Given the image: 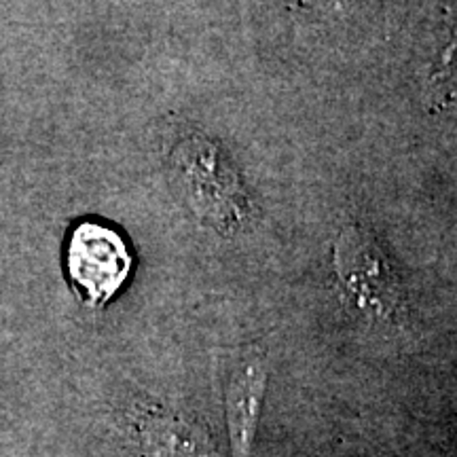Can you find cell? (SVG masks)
<instances>
[{
  "label": "cell",
  "mask_w": 457,
  "mask_h": 457,
  "mask_svg": "<svg viewBox=\"0 0 457 457\" xmlns=\"http://www.w3.org/2000/svg\"><path fill=\"white\" fill-rule=\"evenodd\" d=\"M333 265L343 295L364 318L398 324L407 316V293L398 270L367 228H343L333 248Z\"/></svg>",
  "instance_id": "obj_1"
},
{
  "label": "cell",
  "mask_w": 457,
  "mask_h": 457,
  "mask_svg": "<svg viewBox=\"0 0 457 457\" xmlns=\"http://www.w3.org/2000/svg\"><path fill=\"white\" fill-rule=\"evenodd\" d=\"M367 0H296V7L303 9L305 15H312L313 20L320 21H347L360 13V7Z\"/></svg>",
  "instance_id": "obj_5"
},
{
  "label": "cell",
  "mask_w": 457,
  "mask_h": 457,
  "mask_svg": "<svg viewBox=\"0 0 457 457\" xmlns=\"http://www.w3.org/2000/svg\"><path fill=\"white\" fill-rule=\"evenodd\" d=\"M267 392V369L261 360L245 364L227 390V420L233 457H250Z\"/></svg>",
  "instance_id": "obj_4"
},
{
  "label": "cell",
  "mask_w": 457,
  "mask_h": 457,
  "mask_svg": "<svg viewBox=\"0 0 457 457\" xmlns=\"http://www.w3.org/2000/svg\"><path fill=\"white\" fill-rule=\"evenodd\" d=\"M131 259L128 244L111 227L85 220L72 228L66 248V273L74 293L91 310H102L128 282Z\"/></svg>",
  "instance_id": "obj_2"
},
{
  "label": "cell",
  "mask_w": 457,
  "mask_h": 457,
  "mask_svg": "<svg viewBox=\"0 0 457 457\" xmlns=\"http://www.w3.org/2000/svg\"><path fill=\"white\" fill-rule=\"evenodd\" d=\"M188 146L191 148H185V174L188 176L193 202L202 195L204 188H208V197L197 214H208L210 225L219 227L222 233L239 227L248 214V199L237 174L231 165L222 162L216 146L208 140L197 138Z\"/></svg>",
  "instance_id": "obj_3"
}]
</instances>
